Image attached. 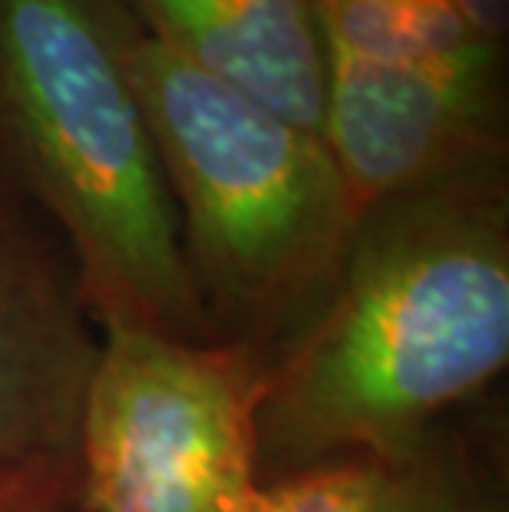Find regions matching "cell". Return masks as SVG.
Here are the masks:
<instances>
[{"instance_id":"cell-1","label":"cell","mask_w":509,"mask_h":512,"mask_svg":"<svg viewBox=\"0 0 509 512\" xmlns=\"http://www.w3.org/2000/svg\"><path fill=\"white\" fill-rule=\"evenodd\" d=\"M509 361V169L367 205L328 294L268 357L258 473L394 466Z\"/></svg>"},{"instance_id":"cell-2","label":"cell","mask_w":509,"mask_h":512,"mask_svg":"<svg viewBox=\"0 0 509 512\" xmlns=\"http://www.w3.org/2000/svg\"><path fill=\"white\" fill-rule=\"evenodd\" d=\"M0 185L57 228L100 331L215 341L106 0H0Z\"/></svg>"},{"instance_id":"cell-3","label":"cell","mask_w":509,"mask_h":512,"mask_svg":"<svg viewBox=\"0 0 509 512\" xmlns=\"http://www.w3.org/2000/svg\"><path fill=\"white\" fill-rule=\"evenodd\" d=\"M106 20L143 106L179 222L192 291L215 341L291 337L328 294L361 219L328 143L139 27L126 0Z\"/></svg>"},{"instance_id":"cell-4","label":"cell","mask_w":509,"mask_h":512,"mask_svg":"<svg viewBox=\"0 0 509 512\" xmlns=\"http://www.w3.org/2000/svg\"><path fill=\"white\" fill-rule=\"evenodd\" d=\"M268 354L232 341L103 331L86 384L80 512H245L262 486L258 407Z\"/></svg>"},{"instance_id":"cell-5","label":"cell","mask_w":509,"mask_h":512,"mask_svg":"<svg viewBox=\"0 0 509 512\" xmlns=\"http://www.w3.org/2000/svg\"><path fill=\"white\" fill-rule=\"evenodd\" d=\"M100 337L57 228L0 185V470L73 463Z\"/></svg>"},{"instance_id":"cell-6","label":"cell","mask_w":509,"mask_h":512,"mask_svg":"<svg viewBox=\"0 0 509 512\" xmlns=\"http://www.w3.org/2000/svg\"><path fill=\"white\" fill-rule=\"evenodd\" d=\"M176 57L321 136L324 34L314 0H126Z\"/></svg>"},{"instance_id":"cell-7","label":"cell","mask_w":509,"mask_h":512,"mask_svg":"<svg viewBox=\"0 0 509 512\" xmlns=\"http://www.w3.org/2000/svg\"><path fill=\"white\" fill-rule=\"evenodd\" d=\"M384 466L371 460L321 463L265 479L245 512H381Z\"/></svg>"},{"instance_id":"cell-8","label":"cell","mask_w":509,"mask_h":512,"mask_svg":"<svg viewBox=\"0 0 509 512\" xmlns=\"http://www.w3.org/2000/svg\"><path fill=\"white\" fill-rule=\"evenodd\" d=\"M381 512H503L467 470L443 463L427 443L414 456L384 466Z\"/></svg>"},{"instance_id":"cell-9","label":"cell","mask_w":509,"mask_h":512,"mask_svg":"<svg viewBox=\"0 0 509 512\" xmlns=\"http://www.w3.org/2000/svg\"><path fill=\"white\" fill-rule=\"evenodd\" d=\"M0 512H73V463H40L7 476Z\"/></svg>"},{"instance_id":"cell-10","label":"cell","mask_w":509,"mask_h":512,"mask_svg":"<svg viewBox=\"0 0 509 512\" xmlns=\"http://www.w3.org/2000/svg\"><path fill=\"white\" fill-rule=\"evenodd\" d=\"M483 40L509 50V0H447Z\"/></svg>"},{"instance_id":"cell-11","label":"cell","mask_w":509,"mask_h":512,"mask_svg":"<svg viewBox=\"0 0 509 512\" xmlns=\"http://www.w3.org/2000/svg\"><path fill=\"white\" fill-rule=\"evenodd\" d=\"M7 476H10L7 470H0V486H4V483H7Z\"/></svg>"}]
</instances>
